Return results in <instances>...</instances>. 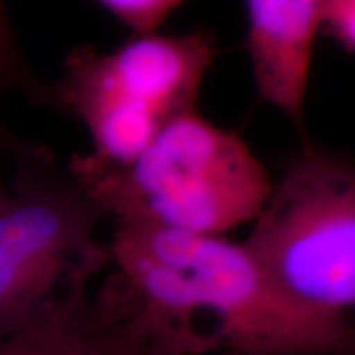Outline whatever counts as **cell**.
Masks as SVG:
<instances>
[{
	"label": "cell",
	"mask_w": 355,
	"mask_h": 355,
	"mask_svg": "<svg viewBox=\"0 0 355 355\" xmlns=\"http://www.w3.org/2000/svg\"><path fill=\"white\" fill-rule=\"evenodd\" d=\"M43 84L37 81L33 73L26 64L21 50L17 43L6 0H0V101L12 91H24L35 101H42ZM19 141H15L6 132L0 122V146L15 150Z\"/></svg>",
	"instance_id": "8"
},
{
	"label": "cell",
	"mask_w": 355,
	"mask_h": 355,
	"mask_svg": "<svg viewBox=\"0 0 355 355\" xmlns=\"http://www.w3.org/2000/svg\"><path fill=\"white\" fill-rule=\"evenodd\" d=\"M247 46L261 99L303 123L321 0H245Z\"/></svg>",
	"instance_id": "6"
},
{
	"label": "cell",
	"mask_w": 355,
	"mask_h": 355,
	"mask_svg": "<svg viewBox=\"0 0 355 355\" xmlns=\"http://www.w3.org/2000/svg\"><path fill=\"white\" fill-rule=\"evenodd\" d=\"M110 343V340H109ZM112 344V343H110ZM112 347L115 349V355H155V354H148V352H141V350H130V349H122L119 345L112 344ZM212 355H245L241 352H220V354H212Z\"/></svg>",
	"instance_id": "11"
},
{
	"label": "cell",
	"mask_w": 355,
	"mask_h": 355,
	"mask_svg": "<svg viewBox=\"0 0 355 355\" xmlns=\"http://www.w3.org/2000/svg\"><path fill=\"white\" fill-rule=\"evenodd\" d=\"M0 196V337L87 322L89 285L112 261L96 239L105 216L43 146L17 150Z\"/></svg>",
	"instance_id": "3"
},
{
	"label": "cell",
	"mask_w": 355,
	"mask_h": 355,
	"mask_svg": "<svg viewBox=\"0 0 355 355\" xmlns=\"http://www.w3.org/2000/svg\"><path fill=\"white\" fill-rule=\"evenodd\" d=\"M245 245L283 295L311 311L355 309V162L306 146Z\"/></svg>",
	"instance_id": "5"
},
{
	"label": "cell",
	"mask_w": 355,
	"mask_h": 355,
	"mask_svg": "<svg viewBox=\"0 0 355 355\" xmlns=\"http://www.w3.org/2000/svg\"><path fill=\"white\" fill-rule=\"evenodd\" d=\"M322 30L355 53V0H321Z\"/></svg>",
	"instance_id": "10"
},
{
	"label": "cell",
	"mask_w": 355,
	"mask_h": 355,
	"mask_svg": "<svg viewBox=\"0 0 355 355\" xmlns=\"http://www.w3.org/2000/svg\"><path fill=\"white\" fill-rule=\"evenodd\" d=\"M0 355H115V349L91 318L74 326L0 337Z\"/></svg>",
	"instance_id": "7"
},
{
	"label": "cell",
	"mask_w": 355,
	"mask_h": 355,
	"mask_svg": "<svg viewBox=\"0 0 355 355\" xmlns=\"http://www.w3.org/2000/svg\"><path fill=\"white\" fill-rule=\"evenodd\" d=\"M96 2L107 8L122 24L130 26L135 35H145L155 33V30L184 0H96Z\"/></svg>",
	"instance_id": "9"
},
{
	"label": "cell",
	"mask_w": 355,
	"mask_h": 355,
	"mask_svg": "<svg viewBox=\"0 0 355 355\" xmlns=\"http://www.w3.org/2000/svg\"><path fill=\"white\" fill-rule=\"evenodd\" d=\"M69 175L115 222L222 235L257 220L275 186L237 133L189 110L132 163L74 153Z\"/></svg>",
	"instance_id": "2"
},
{
	"label": "cell",
	"mask_w": 355,
	"mask_h": 355,
	"mask_svg": "<svg viewBox=\"0 0 355 355\" xmlns=\"http://www.w3.org/2000/svg\"><path fill=\"white\" fill-rule=\"evenodd\" d=\"M117 268L92 319L110 343L155 355H355L343 314L296 304L245 243L117 222Z\"/></svg>",
	"instance_id": "1"
},
{
	"label": "cell",
	"mask_w": 355,
	"mask_h": 355,
	"mask_svg": "<svg viewBox=\"0 0 355 355\" xmlns=\"http://www.w3.org/2000/svg\"><path fill=\"white\" fill-rule=\"evenodd\" d=\"M3 193H6V189H3V188H2V183H0V196H2V194H3Z\"/></svg>",
	"instance_id": "12"
},
{
	"label": "cell",
	"mask_w": 355,
	"mask_h": 355,
	"mask_svg": "<svg viewBox=\"0 0 355 355\" xmlns=\"http://www.w3.org/2000/svg\"><path fill=\"white\" fill-rule=\"evenodd\" d=\"M217 56L206 30L135 35L114 51L79 46L66 56L60 81L42 101L73 114L102 163H132L176 117L196 110L202 79Z\"/></svg>",
	"instance_id": "4"
}]
</instances>
